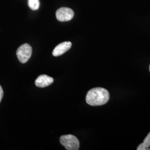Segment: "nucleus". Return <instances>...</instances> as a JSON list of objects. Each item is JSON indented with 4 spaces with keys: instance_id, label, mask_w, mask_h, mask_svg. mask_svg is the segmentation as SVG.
I'll return each instance as SVG.
<instances>
[{
    "instance_id": "3",
    "label": "nucleus",
    "mask_w": 150,
    "mask_h": 150,
    "mask_svg": "<svg viewBox=\"0 0 150 150\" xmlns=\"http://www.w3.org/2000/svg\"><path fill=\"white\" fill-rule=\"evenodd\" d=\"M32 47L27 43H25L20 46L17 50L16 54L20 62L25 64L30 59L32 54Z\"/></svg>"
},
{
    "instance_id": "7",
    "label": "nucleus",
    "mask_w": 150,
    "mask_h": 150,
    "mask_svg": "<svg viewBox=\"0 0 150 150\" xmlns=\"http://www.w3.org/2000/svg\"><path fill=\"white\" fill-rule=\"evenodd\" d=\"M150 132H149L147 136L145 137L144 142L138 146L137 150H150Z\"/></svg>"
},
{
    "instance_id": "9",
    "label": "nucleus",
    "mask_w": 150,
    "mask_h": 150,
    "mask_svg": "<svg viewBox=\"0 0 150 150\" xmlns=\"http://www.w3.org/2000/svg\"><path fill=\"white\" fill-rule=\"evenodd\" d=\"M3 95H4V91L2 90V87L0 86V102L1 101V100L3 97Z\"/></svg>"
},
{
    "instance_id": "4",
    "label": "nucleus",
    "mask_w": 150,
    "mask_h": 150,
    "mask_svg": "<svg viewBox=\"0 0 150 150\" xmlns=\"http://www.w3.org/2000/svg\"><path fill=\"white\" fill-rule=\"evenodd\" d=\"M56 16L59 21H69L74 17V12L70 8L62 7L56 11Z\"/></svg>"
},
{
    "instance_id": "1",
    "label": "nucleus",
    "mask_w": 150,
    "mask_h": 150,
    "mask_svg": "<svg viewBox=\"0 0 150 150\" xmlns=\"http://www.w3.org/2000/svg\"><path fill=\"white\" fill-rule=\"evenodd\" d=\"M110 99V94L106 89L96 87L91 89L86 95L87 103L92 106H101L107 103Z\"/></svg>"
},
{
    "instance_id": "2",
    "label": "nucleus",
    "mask_w": 150,
    "mask_h": 150,
    "mask_svg": "<svg viewBox=\"0 0 150 150\" xmlns=\"http://www.w3.org/2000/svg\"><path fill=\"white\" fill-rule=\"evenodd\" d=\"M59 141L64 148L67 150H78L80 147V142L77 138L72 134L62 136Z\"/></svg>"
},
{
    "instance_id": "8",
    "label": "nucleus",
    "mask_w": 150,
    "mask_h": 150,
    "mask_svg": "<svg viewBox=\"0 0 150 150\" xmlns=\"http://www.w3.org/2000/svg\"><path fill=\"white\" fill-rule=\"evenodd\" d=\"M28 5L32 10H37L40 7L39 0H28Z\"/></svg>"
},
{
    "instance_id": "5",
    "label": "nucleus",
    "mask_w": 150,
    "mask_h": 150,
    "mask_svg": "<svg viewBox=\"0 0 150 150\" xmlns=\"http://www.w3.org/2000/svg\"><path fill=\"white\" fill-rule=\"evenodd\" d=\"M72 46L71 42L67 41L58 45L54 50L52 54L54 56H59L69 51Z\"/></svg>"
},
{
    "instance_id": "6",
    "label": "nucleus",
    "mask_w": 150,
    "mask_h": 150,
    "mask_svg": "<svg viewBox=\"0 0 150 150\" xmlns=\"http://www.w3.org/2000/svg\"><path fill=\"white\" fill-rule=\"evenodd\" d=\"M54 82V79L47 75H40L35 81V85L38 87H45L50 86Z\"/></svg>"
},
{
    "instance_id": "10",
    "label": "nucleus",
    "mask_w": 150,
    "mask_h": 150,
    "mask_svg": "<svg viewBox=\"0 0 150 150\" xmlns=\"http://www.w3.org/2000/svg\"><path fill=\"white\" fill-rule=\"evenodd\" d=\"M149 70H150V66H149Z\"/></svg>"
}]
</instances>
